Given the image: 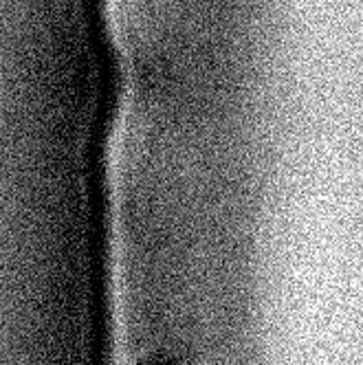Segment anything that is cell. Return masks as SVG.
Segmentation results:
<instances>
[{"mask_svg": "<svg viewBox=\"0 0 363 365\" xmlns=\"http://www.w3.org/2000/svg\"><path fill=\"white\" fill-rule=\"evenodd\" d=\"M190 354L183 350H157L139 356L137 361L128 363V365H188Z\"/></svg>", "mask_w": 363, "mask_h": 365, "instance_id": "1", "label": "cell"}]
</instances>
